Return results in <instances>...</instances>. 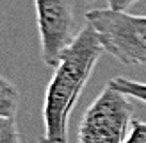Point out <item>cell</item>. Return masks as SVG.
Here are the masks:
<instances>
[{
	"label": "cell",
	"mask_w": 146,
	"mask_h": 143,
	"mask_svg": "<svg viewBox=\"0 0 146 143\" xmlns=\"http://www.w3.org/2000/svg\"><path fill=\"white\" fill-rule=\"evenodd\" d=\"M105 50L96 31L86 23L62 52L50 79L43 104L46 138L68 143V122L98 59Z\"/></svg>",
	"instance_id": "cell-1"
},
{
	"label": "cell",
	"mask_w": 146,
	"mask_h": 143,
	"mask_svg": "<svg viewBox=\"0 0 146 143\" xmlns=\"http://www.w3.org/2000/svg\"><path fill=\"white\" fill-rule=\"evenodd\" d=\"M86 23L96 31L105 52L121 64H146V14L91 9L86 13Z\"/></svg>",
	"instance_id": "cell-2"
},
{
	"label": "cell",
	"mask_w": 146,
	"mask_h": 143,
	"mask_svg": "<svg viewBox=\"0 0 146 143\" xmlns=\"http://www.w3.org/2000/svg\"><path fill=\"white\" fill-rule=\"evenodd\" d=\"M130 97L107 86L86 109L78 125V143H123L132 124Z\"/></svg>",
	"instance_id": "cell-3"
},
{
	"label": "cell",
	"mask_w": 146,
	"mask_h": 143,
	"mask_svg": "<svg viewBox=\"0 0 146 143\" xmlns=\"http://www.w3.org/2000/svg\"><path fill=\"white\" fill-rule=\"evenodd\" d=\"M41 39V59L55 68L73 41L75 0H34Z\"/></svg>",
	"instance_id": "cell-4"
},
{
	"label": "cell",
	"mask_w": 146,
	"mask_h": 143,
	"mask_svg": "<svg viewBox=\"0 0 146 143\" xmlns=\"http://www.w3.org/2000/svg\"><path fill=\"white\" fill-rule=\"evenodd\" d=\"M109 84L118 91H121L123 95H127L130 98H137L146 104V82L132 81V79H127V77H114L109 81Z\"/></svg>",
	"instance_id": "cell-5"
},
{
	"label": "cell",
	"mask_w": 146,
	"mask_h": 143,
	"mask_svg": "<svg viewBox=\"0 0 146 143\" xmlns=\"http://www.w3.org/2000/svg\"><path fill=\"white\" fill-rule=\"evenodd\" d=\"M20 91L11 82L0 84V116H16Z\"/></svg>",
	"instance_id": "cell-6"
},
{
	"label": "cell",
	"mask_w": 146,
	"mask_h": 143,
	"mask_svg": "<svg viewBox=\"0 0 146 143\" xmlns=\"http://www.w3.org/2000/svg\"><path fill=\"white\" fill-rule=\"evenodd\" d=\"M0 143H21L16 116H0Z\"/></svg>",
	"instance_id": "cell-7"
},
{
	"label": "cell",
	"mask_w": 146,
	"mask_h": 143,
	"mask_svg": "<svg viewBox=\"0 0 146 143\" xmlns=\"http://www.w3.org/2000/svg\"><path fill=\"white\" fill-rule=\"evenodd\" d=\"M123 143H146V122L132 120L128 134Z\"/></svg>",
	"instance_id": "cell-8"
},
{
	"label": "cell",
	"mask_w": 146,
	"mask_h": 143,
	"mask_svg": "<svg viewBox=\"0 0 146 143\" xmlns=\"http://www.w3.org/2000/svg\"><path fill=\"white\" fill-rule=\"evenodd\" d=\"M139 0H107V7L112 11H128Z\"/></svg>",
	"instance_id": "cell-9"
},
{
	"label": "cell",
	"mask_w": 146,
	"mask_h": 143,
	"mask_svg": "<svg viewBox=\"0 0 146 143\" xmlns=\"http://www.w3.org/2000/svg\"><path fill=\"white\" fill-rule=\"evenodd\" d=\"M39 143H62V141H54V140H48L46 136H43V138H39Z\"/></svg>",
	"instance_id": "cell-10"
},
{
	"label": "cell",
	"mask_w": 146,
	"mask_h": 143,
	"mask_svg": "<svg viewBox=\"0 0 146 143\" xmlns=\"http://www.w3.org/2000/svg\"><path fill=\"white\" fill-rule=\"evenodd\" d=\"M5 82H7V79H4L2 75H0V84H5Z\"/></svg>",
	"instance_id": "cell-11"
},
{
	"label": "cell",
	"mask_w": 146,
	"mask_h": 143,
	"mask_svg": "<svg viewBox=\"0 0 146 143\" xmlns=\"http://www.w3.org/2000/svg\"><path fill=\"white\" fill-rule=\"evenodd\" d=\"M87 2H93V0H87Z\"/></svg>",
	"instance_id": "cell-12"
}]
</instances>
